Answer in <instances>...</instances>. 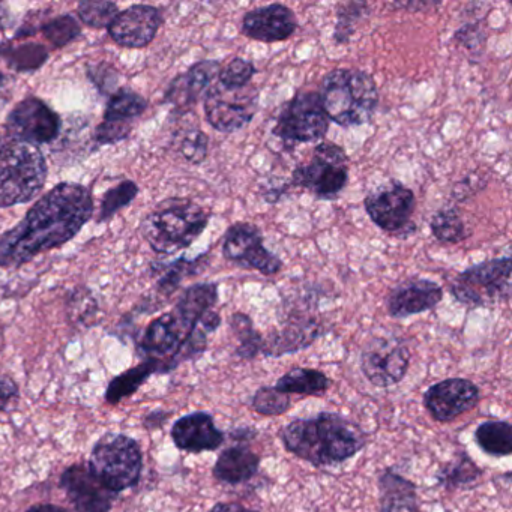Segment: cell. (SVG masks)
Wrapping results in <instances>:
<instances>
[{"mask_svg": "<svg viewBox=\"0 0 512 512\" xmlns=\"http://www.w3.org/2000/svg\"><path fill=\"white\" fill-rule=\"evenodd\" d=\"M25 512H71L70 509L64 508L61 505H55V503H35V505L29 506Z\"/></svg>", "mask_w": 512, "mask_h": 512, "instance_id": "48", "label": "cell"}, {"mask_svg": "<svg viewBox=\"0 0 512 512\" xmlns=\"http://www.w3.org/2000/svg\"><path fill=\"white\" fill-rule=\"evenodd\" d=\"M409 367V347L397 337L371 338L359 356L362 374L376 388L398 385L406 377Z\"/></svg>", "mask_w": 512, "mask_h": 512, "instance_id": "14", "label": "cell"}, {"mask_svg": "<svg viewBox=\"0 0 512 512\" xmlns=\"http://www.w3.org/2000/svg\"><path fill=\"white\" fill-rule=\"evenodd\" d=\"M431 233L442 244H458L467 238L466 224L457 209L443 208L431 217Z\"/></svg>", "mask_w": 512, "mask_h": 512, "instance_id": "33", "label": "cell"}, {"mask_svg": "<svg viewBox=\"0 0 512 512\" xmlns=\"http://www.w3.org/2000/svg\"><path fill=\"white\" fill-rule=\"evenodd\" d=\"M298 28V17L292 8L283 4H271L247 11L241 23L245 37L266 44L289 40Z\"/></svg>", "mask_w": 512, "mask_h": 512, "instance_id": "20", "label": "cell"}, {"mask_svg": "<svg viewBox=\"0 0 512 512\" xmlns=\"http://www.w3.org/2000/svg\"><path fill=\"white\" fill-rule=\"evenodd\" d=\"M169 418L170 412H167V410H152L143 418V427L148 428V430H157V428L163 427Z\"/></svg>", "mask_w": 512, "mask_h": 512, "instance_id": "46", "label": "cell"}, {"mask_svg": "<svg viewBox=\"0 0 512 512\" xmlns=\"http://www.w3.org/2000/svg\"><path fill=\"white\" fill-rule=\"evenodd\" d=\"M154 374H164L163 367L151 359H143L136 367L128 368L124 373L118 374L115 379L110 380L104 400L107 404L116 406L125 398L136 394Z\"/></svg>", "mask_w": 512, "mask_h": 512, "instance_id": "27", "label": "cell"}, {"mask_svg": "<svg viewBox=\"0 0 512 512\" xmlns=\"http://www.w3.org/2000/svg\"><path fill=\"white\" fill-rule=\"evenodd\" d=\"M221 67V62L209 59L191 65L185 73L179 74L170 82L164 94V103L170 104L182 115L190 112L199 103L200 97L208 91L209 86L217 80Z\"/></svg>", "mask_w": 512, "mask_h": 512, "instance_id": "23", "label": "cell"}, {"mask_svg": "<svg viewBox=\"0 0 512 512\" xmlns=\"http://www.w3.org/2000/svg\"><path fill=\"white\" fill-rule=\"evenodd\" d=\"M475 442L491 457H508L512 454L511 424L499 419L481 422L475 430Z\"/></svg>", "mask_w": 512, "mask_h": 512, "instance_id": "31", "label": "cell"}, {"mask_svg": "<svg viewBox=\"0 0 512 512\" xmlns=\"http://www.w3.org/2000/svg\"><path fill=\"white\" fill-rule=\"evenodd\" d=\"M92 215L94 199L85 185H56L35 202L19 224L0 236V268H20L40 254L68 244Z\"/></svg>", "mask_w": 512, "mask_h": 512, "instance_id": "1", "label": "cell"}, {"mask_svg": "<svg viewBox=\"0 0 512 512\" xmlns=\"http://www.w3.org/2000/svg\"><path fill=\"white\" fill-rule=\"evenodd\" d=\"M230 331L236 338L235 353L238 358L251 361L262 353L263 335L254 328L253 320L244 313H233L229 320Z\"/></svg>", "mask_w": 512, "mask_h": 512, "instance_id": "32", "label": "cell"}, {"mask_svg": "<svg viewBox=\"0 0 512 512\" xmlns=\"http://www.w3.org/2000/svg\"><path fill=\"white\" fill-rule=\"evenodd\" d=\"M310 310L307 307H290L281 319L280 328L263 337L262 355L280 358L313 346L325 334L326 328Z\"/></svg>", "mask_w": 512, "mask_h": 512, "instance_id": "16", "label": "cell"}, {"mask_svg": "<svg viewBox=\"0 0 512 512\" xmlns=\"http://www.w3.org/2000/svg\"><path fill=\"white\" fill-rule=\"evenodd\" d=\"M511 257H497L457 274L449 292L455 301L469 308L496 307L511 298Z\"/></svg>", "mask_w": 512, "mask_h": 512, "instance_id": "8", "label": "cell"}, {"mask_svg": "<svg viewBox=\"0 0 512 512\" xmlns=\"http://www.w3.org/2000/svg\"><path fill=\"white\" fill-rule=\"evenodd\" d=\"M2 55L13 70L25 73L43 67L49 58V50L41 44L28 43L16 47H2Z\"/></svg>", "mask_w": 512, "mask_h": 512, "instance_id": "34", "label": "cell"}, {"mask_svg": "<svg viewBox=\"0 0 512 512\" xmlns=\"http://www.w3.org/2000/svg\"><path fill=\"white\" fill-rule=\"evenodd\" d=\"M2 44H0V56H2ZM4 83H5V77H4V74L0 73V88H2V86H4Z\"/></svg>", "mask_w": 512, "mask_h": 512, "instance_id": "50", "label": "cell"}, {"mask_svg": "<svg viewBox=\"0 0 512 512\" xmlns=\"http://www.w3.org/2000/svg\"><path fill=\"white\" fill-rule=\"evenodd\" d=\"M146 109L148 101L142 95L127 88L118 89L107 101L103 121L133 127L134 121L139 119Z\"/></svg>", "mask_w": 512, "mask_h": 512, "instance_id": "30", "label": "cell"}, {"mask_svg": "<svg viewBox=\"0 0 512 512\" xmlns=\"http://www.w3.org/2000/svg\"><path fill=\"white\" fill-rule=\"evenodd\" d=\"M259 89H226L215 80L203 95L205 118L218 133L232 134L251 124L259 110Z\"/></svg>", "mask_w": 512, "mask_h": 512, "instance_id": "11", "label": "cell"}, {"mask_svg": "<svg viewBox=\"0 0 512 512\" xmlns=\"http://www.w3.org/2000/svg\"><path fill=\"white\" fill-rule=\"evenodd\" d=\"M329 124L319 94L304 91L284 104L272 133L286 148L293 149L302 143L322 142Z\"/></svg>", "mask_w": 512, "mask_h": 512, "instance_id": "10", "label": "cell"}, {"mask_svg": "<svg viewBox=\"0 0 512 512\" xmlns=\"http://www.w3.org/2000/svg\"><path fill=\"white\" fill-rule=\"evenodd\" d=\"M443 299V289L428 278H407L389 290L386 310L394 319H407L433 310Z\"/></svg>", "mask_w": 512, "mask_h": 512, "instance_id": "21", "label": "cell"}, {"mask_svg": "<svg viewBox=\"0 0 512 512\" xmlns=\"http://www.w3.org/2000/svg\"><path fill=\"white\" fill-rule=\"evenodd\" d=\"M278 436L287 452L316 467L344 463L367 445V436L358 425L332 412L293 419Z\"/></svg>", "mask_w": 512, "mask_h": 512, "instance_id": "3", "label": "cell"}, {"mask_svg": "<svg viewBox=\"0 0 512 512\" xmlns=\"http://www.w3.org/2000/svg\"><path fill=\"white\" fill-rule=\"evenodd\" d=\"M257 431L251 427H239L236 430H232L230 436H232L233 440H238V442H245V440H253L256 437Z\"/></svg>", "mask_w": 512, "mask_h": 512, "instance_id": "49", "label": "cell"}, {"mask_svg": "<svg viewBox=\"0 0 512 512\" xmlns=\"http://www.w3.org/2000/svg\"><path fill=\"white\" fill-rule=\"evenodd\" d=\"M41 32L53 49H64L80 37L82 26L79 25L76 17L64 14L44 23L41 26Z\"/></svg>", "mask_w": 512, "mask_h": 512, "instance_id": "37", "label": "cell"}, {"mask_svg": "<svg viewBox=\"0 0 512 512\" xmlns=\"http://www.w3.org/2000/svg\"><path fill=\"white\" fill-rule=\"evenodd\" d=\"M88 77L101 94H109L118 85L119 73L112 65L101 62V64L89 65Z\"/></svg>", "mask_w": 512, "mask_h": 512, "instance_id": "43", "label": "cell"}, {"mask_svg": "<svg viewBox=\"0 0 512 512\" xmlns=\"http://www.w3.org/2000/svg\"><path fill=\"white\" fill-rule=\"evenodd\" d=\"M217 302V284L187 287L175 307L152 320L137 340L142 361L158 362L167 374L184 362L200 358L208 349L209 335L221 326V316L214 310Z\"/></svg>", "mask_w": 512, "mask_h": 512, "instance_id": "2", "label": "cell"}, {"mask_svg": "<svg viewBox=\"0 0 512 512\" xmlns=\"http://www.w3.org/2000/svg\"><path fill=\"white\" fill-rule=\"evenodd\" d=\"M293 187L304 188L316 199L337 200L349 181V157L341 146L317 143L310 160L293 170Z\"/></svg>", "mask_w": 512, "mask_h": 512, "instance_id": "9", "label": "cell"}, {"mask_svg": "<svg viewBox=\"0 0 512 512\" xmlns=\"http://www.w3.org/2000/svg\"><path fill=\"white\" fill-rule=\"evenodd\" d=\"M70 316L76 325L92 326L98 313V304L92 293L88 289L74 290L71 295Z\"/></svg>", "mask_w": 512, "mask_h": 512, "instance_id": "42", "label": "cell"}, {"mask_svg": "<svg viewBox=\"0 0 512 512\" xmlns=\"http://www.w3.org/2000/svg\"><path fill=\"white\" fill-rule=\"evenodd\" d=\"M178 149L184 160L199 166L208 158L209 137L200 128H188L179 139Z\"/></svg>", "mask_w": 512, "mask_h": 512, "instance_id": "41", "label": "cell"}, {"mask_svg": "<svg viewBox=\"0 0 512 512\" xmlns=\"http://www.w3.org/2000/svg\"><path fill=\"white\" fill-rule=\"evenodd\" d=\"M173 443L181 451L190 454L217 451L226 442V433L215 424L208 412H193L182 416L170 430Z\"/></svg>", "mask_w": 512, "mask_h": 512, "instance_id": "24", "label": "cell"}, {"mask_svg": "<svg viewBox=\"0 0 512 512\" xmlns=\"http://www.w3.org/2000/svg\"><path fill=\"white\" fill-rule=\"evenodd\" d=\"M260 455L247 445L229 446L221 451L215 461L212 475L217 481L227 485L245 484L257 475L260 469Z\"/></svg>", "mask_w": 512, "mask_h": 512, "instance_id": "25", "label": "cell"}, {"mask_svg": "<svg viewBox=\"0 0 512 512\" xmlns=\"http://www.w3.org/2000/svg\"><path fill=\"white\" fill-rule=\"evenodd\" d=\"M4 143H2V139H0V152H2V149H4Z\"/></svg>", "mask_w": 512, "mask_h": 512, "instance_id": "51", "label": "cell"}, {"mask_svg": "<svg viewBox=\"0 0 512 512\" xmlns=\"http://www.w3.org/2000/svg\"><path fill=\"white\" fill-rule=\"evenodd\" d=\"M86 464L104 487L121 494L139 485L143 472V452L133 437L107 433L95 443Z\"/></svg>", "mask_w": 512, "mask_h": 512, "instance_id": "7", "label": "cell"}, {"mask_svg": "<svg viewBox=\"0 0 512 512\" xmlns=\"http://www.w3.org/2000/svg\"><path fill=\"white\" fill-rule=\"evenodd\" d=\"M251 407L259 415L281 416L292 409V398L277 391L274 386H262L251 398Z\"/></svg>", "mask_w": 512, "mask_h": 512, "instance_id": "39", "label": "cell"}, {"mask_svg": "<svg viewBox=\"0 0 512 512\" xmlns=\"http://www.w3.org/2000/svg\"><path fill=\"white\" fill-rule=\"evenodd\" d=\"M481 400V391L472 380L451 377L431 385L424 392L422 403L434 421H454L475 409Z\"/></svg>", "mask_w": 512, "mask_h": 512, "instance_id": "17", "label": "cell"}, {"mask_svg": "<svg viewBox=\"0 0 512 512\" xmlns=\"http://www.w3.org/2000/svg\"><path fill=\"white\" fill-rule=\"evenodd\" d=\"M223 256L239 268L260 272L266 277L283 269V260L263 244L262 230L251 223H235L223 238Z\"/></svg>", "mask_w": 512, "mask_h": 512, "instance_id": "15", "label": "cell"}, {"mask_svg": "<svg viewBox=\"0 0 512 512\" xmlns=\"http://www.w3.org/2000/svg\"><path fill=\"white\" fill-rule=\"evenodd\" d=\"M77 14L89 28L109 29L119 14V8L110 0H83L77 7Z\"/></svg>", "mask_w": 512, "mask_h": 512, "instance_id": "38", "label": "cell"}, {"mask_svg": "<svg viewBox=\"0 0 512 512\" xmlns=\"http://www.w3.org/2000/svg\"><path fill=\"white\" fill-rule=\"evenodd\" d=\"M364 208L374 226L389 235L407 236L415 230V193L401 182L392 179L374 188L365 197Z\"/></svg>", "mask_w": 512, "mask_h": 512, "instance_id": "12", "label": "cell"}, {"mask_svg": "<svg viewBox=\"0 0 512 512\" xmlns=\"http://www.w3.org/2000/svg\"><path fill=\"white\" fill-rule=\"evenodd\" d=\"M484 472L481 467L470 458L466 451L458 452L451 461L443 464L436 473V482L439 487L448 491L464 490L473 487Z\"/></svg>", "mask_w": 512, "mask_h": 512, "instance_id": "29", "label": "cell"}, {"mask_svg": "<svg viewBox=\"0 0 512 512\" xmlns=\"http://www.w3.org/2000/svg\"><path fill=\"white\" fill-rule=\"evenodd\" d=\"M370 7L365 2H346L337 8V25L334 29V41L347 44L355 34L356 26L365 19Z\"/></svg>", "mask_w": 512, "mask_h": 512, "instance_id": "36", "label": "cell"}, {"mask_svg": "<svg viewBox=\"0 0 512 512\" xmlns=\"http://www.w3.org/2000/svg\"><path fill=\"white\" fill-rule=\"evenodd\" d=\"M329 122L340 127H361L379 107V89L371 74L352 68L329 71L317 92Z\"/></svg>", "mask_w": 512, "mask_h": 512, "instance_id": "4", "label": "cell"}, {"mask_svg": "<svg viewBox=\"0 0 512 512\" xmlns=\"http://www.w3.org/2000/svg\"><path fill=\"white\" fill-rule=\"evenodd\" d=\"M455 41L466 47L484 46L485 34L476 25H464L455 32Z\"/></svg>", "mask_w": 512, "mask_h": 512, "instance_id": "45", "label": "cell"}, {"mask_svg": "<svg viewBox=\"0 0 512 512\" xmlns=\"http://www.w3.org/2000/svg\"><path fill=\"white\" fill-rule=\"evenodd\" d=\"M139 194V187L136 182L127 181L119 182L115 187L110 188L104 193L103 199H101L100 211H98V223H106V221L112 220L119 211L127 208Z\"/></svg>", "mask_w": 512, "mask_h": 512, "instance_id": "35", "label": "cell"}, {"mask_svg": "<svg viewBox=\"0 0 512 512\" xmlns=\"http://www.w3.org/2000/svg\"><path fill=\"white\" fill-rule=\"evenodd\" d=\"M59 487L77 512H110L119 494L104 487L88 464H71L62 472Z\"/></svg>", "mask_w": 512, "mask_h": 512, "instance_id": "18", "label": "cell"}, {"mask_svg": "<svg viewBox=\"0 0 512 512\" xmlns=\"http://www.w3.org/2000/svg\"><path fill=\"white\" fill-rule=\"evenodd\" d=\"M209 214L188 199H170L146 215L140 224L143 238L158 254L181 253L200 238L209 224Z\"/></svg>", "mask_w": 512, "mask_h": 512, "instance_id": "5", "label": "cell"}, {"mask_svg": "<svg viewBox=\"0 0 512 512\" xmlns=\"http://www.w3.org/2000/svg\"><path fill=\"white\" fill-rule=\"evenodd\" d=\"M332 382L323 371L314 368L295 367L287 371L275 383L274 388L283 394L308 395L320 397L331 388Z\"/></svg>", "mask_w": 512, "mask_h": 512, "instance_id": "28", "label": "cell"}, {"mask_svg": "<svg viewBox=\"0 0 512 512\" xmlns=\"http://www.w3.org/2000/svg\"><path fill=\"white\" fill-rule=\"evenodd\" d=\"M380 512H418V487L392 467L379 475Z\"/></svg>", "mask_w": 512, "mask_h": 512, "instance_id": "26", "label": "cell"}, {"mask_svg": "<svg viewBox=\"0 0 512 512\" xmlns=\"http://www.w3.org/2000/svg\"><path fill=\"white\" fill-rule=\"evenodd\" d=\"M209 512H259L256 509L247 508L238 502H220L212 506Z\"/></svg>", "mask_w": 512, "mask_h": 512, "instance_id": "47", "label": "cell"}, {"mask_svg": "<svg viewBox=\"0 0 512 512\" xmlns=\"http://www.w3.org/2000/svg\"><path fill=\"white\" fill-rule=\"evenodd\" d=\"M19 401V383L7 374H0V415L11 412Z\"/></svg>", "mask_w": 512, "mask_h": 512, "instance_id": "44", "label": "cell"}, {"mask_svg": "<svg viewBox=\"0 0 512 512\" xmlns=\"http://www.w3.org/2000/svg\"><path fill=\"white\" fill-rule=\"evenodd\" d=\"M49 169L43 152L25 143H8L0 152V208L37 199Z\"/></svg>", "mask_w": 512, "mask_h": 512, "instance_id": "6", "label": "cell"}, {"mask_svg": "<svg viewBox=\"0 0 512 512\" xmlns=\"http://www.w3.org/2000/svg\"><path fill=\"white\" fill-rule=\"evenodd\" d=\"M257 74V68L253 62L244 58H233L229 64L221 67L217 82L226 89L247 88L253 82Z\"/></svg>", "mask_w": 512, "mask_h": 512, "instance_id": "40", "label": "cell"}, {"mask_svg": "<svg viewBox=\"0 0 512 512\" xmlns=\"http://www.w3.org/2000/svg\"><path fill=\"white\" fill-rule=\"evenodd\" d=\"M61 130V116L38 97L20 101L5 122V131L11 143H25L35 148L55 142Z\"/></svg>", "mask_w": 512, "mask_h": 512, "instance_id": "13", "label": "cell"}, {"mask_svg": "<svg viewBox=\"0 0 512 512\" xmlns=\"http://www.w3.org/2000/svg\"><path fill=\"white\" fill-rule=\"evenodd\" d=\"M163 13L152 5H133L113 20L109 35L125 49H145L157 37L163 25Z\"/></svg>", "mask_w": 512, "mask_h": 512, "instance_id": "19", "label": "cell"}, {"mask_svg": "<svg viewBox=\"0 0 512 512\" xmlns=\"http://www.w3.org/2000/svg\"><path fill=\"white\" fill-rule=\"evenodd\" d=\"M208 266L209 254H202L196 259L179 257L169 263H152V274L157 283H155L152 295H149L146 302H143L142 311H154L164 307L169 299L181 289L182 283L187 278L202 274Z\"/></svg>", "mask_w": 512, "mask_h": 512, "instance_id": "22", "label": "cell"}]
</instances>
